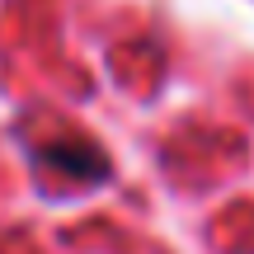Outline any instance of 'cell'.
Returning <instances> with one entry per match:
<instances>
[{"label": "cell", "instance_id": "1", "mask_svg": "<svg viewBox=\"0 0 254 254\" xmlns=\"http://www.w3.org/2000/svg\"><path fill=\"white\" fill-rule=\"evenodd\" d=\"M33 155L43 165H52V170L71 174V179H85V184H94V179L109 174V160H104L90 141H38Z\"/></svg>", "mask_w": 254, "mask_h": 254}]
</instances>
